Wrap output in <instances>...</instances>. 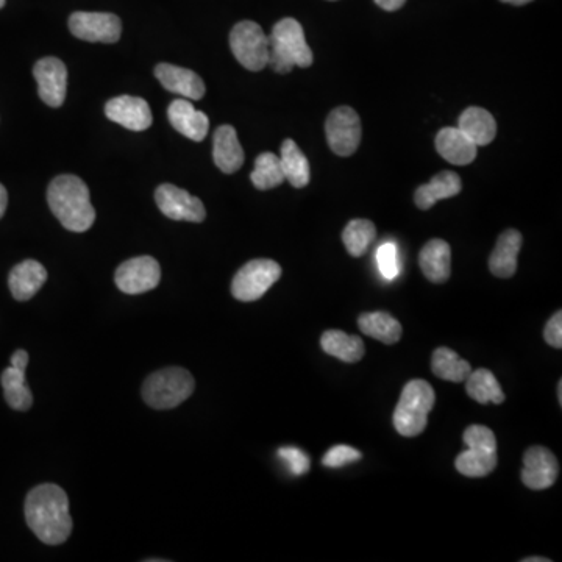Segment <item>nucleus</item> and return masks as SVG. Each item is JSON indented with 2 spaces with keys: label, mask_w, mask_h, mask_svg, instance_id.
Here are the masks:
<instances>
[{
  "label": "nucleus",
  "mask_w": 562,
  "mask_h": 562,
  "mask_svg": "<svg viewBox=\"0 0 562 562\" xmlns=\"http://www.w3.org/2000/svg\"><path fill=\"white\" fill-rule=\"evenodd\" d=\"M11 366L16 367V369L25 370L29 366V353L25 350H16L11 356Z\"/></svg>",
  "instance_id": "4c0bfd02"
},
{
  "label": "nucleus",
  "mask_w": 562,
  "mask_h": 562,
  "mask_svg": "<svg viewBox=\"0 0 562 562\" xmlns=\"http://www.w3.org/2000/svg\"><path fill=\"white\" fill-rule=\"evenodd\" d=\"M8 205V193L5 186L0 183V219L4 217L5 211H7Z\"/></svg>",
  "instance_id": "ea45409f"
},
{
  "label": "nucleus",
  "mask_w": 562,
  "mask_h": 562,
  "mask_svg": "<svg viewBox=\"0 0 562 562\" xmlns=\"http://www.w3.org/2000/svg\"><path fill=\"white\" fill-rule=\"evenodd\" d=\"M461 189H463V183H461L459 175L452 171H444L434 175L427 185L417 188L414 202L420 210H430L438 200L458 196Z\"/></svg>",
  "instance_id": "4be33fe9"
},
{
  "label": "nucleus",
  "mask_w": 562,
  "mask_h": 562,
  "mask_svg": "<svg viewBox=\"0 0 562 562\" xmlns=\"http://www.w3.org/2000/svg\"><path fill=\"white\" fill-rule=\"evenodd\" d=\"M558 474V459L545 447L534 445L523 455L522 481L528 489L544 491L552 488Z\"/></svg>",
  "instance_id": "f8f14e48"
},
{
  "label": "nucleus",
  "mask_w": 562,
  "mask_h": 562,
  "mask_svg": "<svg viewBox=\"0 0 562 562\" xmlns=\"http://www.w3.org/2000/svg\"><path fill=\"white\" fill-rule=\"evenodd\" d=\"M168 118L172 127L191 141L200 143L207 138L210 119L203 111L196 110L189 100L177 99L169 105Z\"/></svg>",
  "instance_id": "dca6fc26"
},
{
  "label": "nucleus",
  "mask_w": 562,
  "mask_h": 562,
  "mask_svg": "<svg viewBox=\"0 0 562 562\" xmlns=\"http://www.w3.org/2000/svg\"><path fill=\"white\" fill-rule=\"evenodd\" d=\"M47 203L60 224L69 232H88L96 221V210L82 178L58 175L47 189Z\"/></svg>",
  "instance_id": "f03ea898"
},
{
  "label": "nucleus",
  "mask_w": 562,
  "mask_h": 562,
  "mask_svg": "<svg viewBox=\"0 0 562 562\" xmlns=\"http://www.w3.org/2000/svg\"><path fill=\"white\" fill-rule=\"evenodd\" d=\"M406 0H375L378 7L386 11H397L405 5Z\"/></svg>",
  "instance_id": "58836bf2"
},
{
  "label": "nucleus",
  "mask_w": 562,
  "mask_h": 562,
  "mask_svg": "<svg viewBox=\"0 0 562 562\" xmlns=\"http://www.w3.org/2000/svg\"><path fill=\"white\" fill-rule=\"evenodd\" d=\"M434 400L436 394L428 381L417 378L406 383L400 395L399 405L392 416L397 433L405 438H414L424 433L428 425V414L433 410Z\"/></svg>",
  "instance_id": "7ed1b4c3"
},
{
  "label": "nucleus",
  "mask_w": 562,
  "mask_h": 562,
  "mask_svg": "<svg viewBox=\"0 0 562 562\" xmlns=\"http://www.w3.org/2000/svg\"><path fill=\"white\" fill-rule=\"evenodd\" d=\"M464 444L467 445V449L497 453V439H495L494 431L483 425H470L464 431Z\"/></svg>",
  "instance_id": "473e14b6"
},
{
  "label": "nucleus",
  "mask_w": 562,
  "mask_h": 562,
  "mask_svg": "<svg viewBox=\"0 0 562 562\" xmlns=\"http://www.w3.org/2000/svg\"><path fill=\"white\" fill-rule=\"evenodd\" d=\"M328 146L339 157H350L360 147L361 121L353 108L338 107L331 111L325 124Z\"/></svg>",
  "instance_id": "0eeeda50"
},
{
  "label": "nucleus",
  "mask_w": 562,
  "mask_h": 562,
  "mask_svg": "<svg viewBox=\"0 0 562 562\" xmlns=\"http://www.w3.org/2000/svg\"><path fill=\"white\" fill-rule=\"evenodd\" d=\"M420 269L431 283L441 285L449 280L452 274V249L449 242L442 239H431L420 250Z\"/></svg>",
  "instance_id": "6ab92c4d"
},
{
  "label": "nucleus",
  "mask_w": 562,
  "mask_h": 562,
  "mask_svg": "<svg viewBox=\"0 0 562 562\" xmlns=\"http://www.w3.org/2000/svg\"><path fill=\"white\" fill-rule=\"evenodd\" d=\"M155 200L164 216L172 221L200 222L205 221L207 210L199 197L191 196L185 189L164 183L155 191Z\"/></svg>",
  "instance_id": "9d476101"
},
{
  "label": "nucleus",
  "mask_w": 562,
  "mask_h": 562,
  "mask_svg": "<svg viewBox=\"0 0 562 562\" xmlns=\"http://www.w3.org/2000/svg\"><path fill=\"white\" fill-rule=\"evenodd\" d=\"M552 559L548 558H536V556H531V558L522 559V562H550Z\"/></svg>",
  "instance_id": "79ce46f5"
},
{
  "label": "nucleus",
  "mask_w": 562,
  "mask_h": 562,
  "mask_svg": "<svg viewBox=\"0 0 562 562\" xmlns=\"http://www.w3.org/2000/svg\"><path fill=\"white\" fill-rule=\"evenodd\" d=\"M5 4H7V0H0V8H4Z\"/></svg>",
  "instance_id": "c03bdc74"
},
{
  "label": "nucleus",
  "mask_w": 562,
  "mask_h": 562,
  "mask_svg": "<svg viewBox=\"0 0 562 562\" xmlns=\"http://www.w3.org/2000/svg\"><path fill=\"white\" fill-rule=\"evenodd\" d=\"M25 522L36 538L47 545H60L72 533L69 498L57 484L36 486L25 498Z\"/></svg>",
  "instance_id": "f257e3e1"
},
{
  "label": "nucleus",
  "mask_w": 562,
  "mask_h": 562,
  "mask_svg": "<svg viewBox=\"0 0 562 562\" xmlns=\"http://www.w3.org/2000/svg\"><path fill=\"white\" fill-rule=\"evenodd\" d=\"M466 392L470 399L480 405H500L505 402V392L502 386L498 385L497 378L494 377L491 370L477 369L470 372L469 377L466 378Z\"/></svg>",
  "instance_id": "bb28decb"
},
{
  "label": "nucleus",
  "mask_w": 562,
  "mask_h": 562,
  "mask_svg": "<svg viewBox=\"0 0 562 562\" xmlns=\"http://www.w3.org/2000/svg\"><path fill=\"white\" fill-rule=\"evenodd\" d=\"M459 474L469 478L488 477L497 467V453L484 452V450L467 449L459 453L455 461Z\"/></svg>",
  "instance_id": "7c9ffc66"
},
{
  "label": "nucleus",
  "mask_w": 562,
  "mask_h": 562,
  "mask_svg": "<svg viewBox=\"0 0 562 562\" xmlns=\"http://www.w3.org/2000/svg\"><path fill=\"white\" fill-rule=\"evenodd\" d=\"M439 155L456 166H467L477 158V149L458 127H445L436 136Z\"/></svg>",
  "instance_id": "412c9836"
},
{
  "label": "nucleus",
  "mask_w": 562,
  "mask_h": 562,
  "mask_svg": "<svg viewBox=\"0 0 562 562\" xmlns=\"http://www.w3.org/2000/svg\"><path fill=\"white\" fill-rule=\"evenodd\" d=\"M502 2H505V4L517 5V7H520V5L530 4V2H533V0H502Z\"/></svg>",
  "instance_id": "a19ab883"
},
{
  "label": "nucleus",
  "mask_w": 562,
  "mask_h": 562,
  "mask_svg": "<svg viewBox=\"0 0 562 562\" xmlns=\"http://www.w3.org/2000/svg\"><path fill=\"white\" fill-rule=\"evenodd\" d=\"M280 264L272 260H252L239 269L232 281V294L239 302L260 300L280 280Z\"/></svg>",
  "instance_id": "39448f33"
},
{
  "label": "nucleus",
  "mask_w": 562,
  "mask_h": 562,
  "mask_svg": "<svg viewBox=\"0 0 562 562\" xmlns=\"http://www.w3.org/2000/svg\"><path fill=\"white\" fill-rule=\"evenodd\" d=\"M458 129L475 144L488 146L497 135V122L488 110L470 107L459 116Z\"/></svg>",
  "instance_id": "5701e85b"
},
{
  "label": "nucleus",
  "mask_w": 562,
  "mask_h": 562,
  "mask_svg": "<svg viewBox=\"0 0 562 562\" xmlns=\"http://www.w3.org/2000/svg\"><path fill=\"white\" fill-rule=\"evenodd\" d=\"M375 238H377V228H375L374 222L367 221V219H353L342 232L344 246H346L347 252L355 258L363 257Z\"/></svg>",
  "instance_id": "c756f323"
},
{
  "label": "nucleus",
  "mask_w": 562,
  "mask_h": 562,
  "mask_svg": "<svg viewBox=\"0 0 562 562\" xmlns=\"http://www.w3.org/2000/svg\"><path fill=\"white\" fill-rule=\"evenodd\" d=\"M269 38L285 50L299 68H310L313 65V50L306 43L303 27L296 19L285 18L278 21Z\"/></svg>",
  "instance_id": "4468645a"
},
{
  "label": "nucleus",
  "mask_w": 562,
  "mask_h": 562,
  "mask_svg": "<svg viewBox=\"0 0 562 562\" xmlns=\"http://www.w3.org/2000/svg\"><path fill=\"white\" fill-rule=\"evenodd\" d=\"M378 267L386 280H394L399 275V253L394 242H386L378 249Z\"/></svg>",
  "instance_id": "f704fd0d"
},
{
  "label": "nucleus",
  "mask_w": 562,
  "mask_h": 562,
  "mask_svg": "<svg viewBox=\"0 0 562 562\" xmlns=\"http://www.w3.org/2000/svg\"><path fill=\"white\" fill-rule=\"evenodd\" d=\"M431 370L441 380L461 383L472 372L469 361L459 358L458 353L447 347H439L431 356Z\"/></svg>",
  "instance_id": "c85d7f7f"
},
{
  "label": "nucleus",
  "mask_w": 562,
  "mask_h": 562,
  "mask_svg": "<svg viewBox=\"0 0 562 562\" xmlns=\"http://www.w3.org/2000/svg\"><path fill=\"white\" fill-rule=\"evenodd\" d=\"M363 458L360 450L353 449L349 445H336L333 449L325 453L322 464L328 469H339V467L349 466Z\"/></svg>",
  "instance_id": "72a5a7b5"
},
{
  "label": "nucleus",
  "mask_w": 562,
  "mask_h": 562,
  "mask_svg": "<svg viewBox=\"0 0 562 562\" xmlns=\"http://www.w3.org/2000/svg\"><path fill=\"white\" fill-rule=\"evenodd\" d=\"M213 158L217 168L224 174H235L242 168L244 150L232 125H221L214 132Z\"/></svg>",
  "instance_id": "a211bd4d"
},
{
  "label": "nucleus",
  "mask_w": 562,
  "mask_h": 562,
  "mask_svg": "<svg viewBox=\"0 0 562 562\" xmlns=\"http://www.w3.org/2000/svg\"><path fill=\"white\" fill-rule=\"evenodd\" d=\"M105 114L110 121L132 132H144L153 122L149 104L141 97H114L105 105Z\"/></svg>",
  "instance_id": "ddd939ff"
},
{
  "label": "nucleus",
  "mask_w": 562,
  "mask_h": 562,
  "mask_svg": "<svg viewBox=\"0 0 562 562\" xmlns=\"http://www.w3.org/2000/svg\"><path fill=\"white\" fill-rule=\"evenodd\" d=\"M331 2H335V0H331Z\"/></svg>",
  "instance_id": "a18cd8bd"
},
{
  "label": "nucleus",
  "mask_w": 562,
  "mask_h": 562,
  "mask_svg": "<svg viewBox=\"0 0 562 562\" xmlns=\"http://www.w3.org/2000/svg\"><path fill=\"white\" fill-rule=\"evenodd\" d=\"M544 339L548 346L553 349L562 347V311L553 314L552 319L547 322L544 328Z\"/></svg>",
  "instance_id": "e433bc0d"
},
{
  "label": "nucleus",
  "mask_w": 562,
  "mask_h": 562,
  "mask_svg": "<svg viewBox=\"0 0 562 562\" xmlns=\"http://www.w3.org/2000/svg\"><path fill=\"white\" fill-rule=\"evenodd\" d=\"M522 235L517 230H506L498 238L489 258V271L498 278H511L517 271V257L522 249Z\"/></svg>",
  "instance_id": "aec40b11"
},
{
  "label": "nucleus",
  "mask_w": 562,
  "mask_h": 562,
  "mask_svg": "<svg viewBox=\"0 0 562 562\" xmlns=\"http://www.w3.org/2000/svg\"><path fill=\"white\" fill-rule=\"evenodd\" d=\"M155 77L160 80L166 91L186 97V99L200 100L207 93V88L200 79V75L191 69L160 63L155 68Z\"/></svg>",
  "instance_id": "2eb2a0df"
},
{
  "label": "nucleus",
  "mask_w": 562,
  "mask_h": 562,
  "mask_svg": "<svg viewBox=\"0 0 562 562\" xmlns=\"http://www.w3.org/2000/svg\"><path fill=\"white\" fill-rule=\"evenodd\" d=\"M0 383L4 388L5 400L16 411H29L33 405V395L25 383V370L10 366L2 372Z\"/></svg>",
  "instance_id": "cd10ccee"
},
{
  "label": "nucleus",
  "mask_w": 562,
  "mask_h": 562,
  "mask_svg": "<svg viewBox=\"0 0 562 562\" xmlns=\"http://www.w3.org/2000/svg\"><path fill=\"white\" fill-rule=\"evenodd\" d=\"M280 163L285 180L294 188H305L310 183V163L296 141L285 139L281 144Z\"/></svg>",
  "instance_id": "a878e982"
},
{
  "label": "nucleus",
  "mask_w": 562,
  "mask_h": 562,
  "mask_svg": "<svg viewBox=\"0 0 562 562\" xmlns=\"http://www.w3.org/2000/svg\"><path fill=\"white\" fill-rule=\"evenodd\" d=\"M558 399L559 403H562V381L558 383Z\"/></svg>",
  "instance_id": "37998d69"
},
{
  "label": "nucleus",
  "mask_w": 562,
  "mask_h": 562,
  "mask_svg": "<svg viewBox=\"0 0 562 562\" xmlns=\"http://www.w3.org/2000/svg\"><path fill=\"white\" fill-rule=\"evenodd\" d=\"M358 327L364 335L377 339L383 344H397L402 339L403 328L400 322L391 314L377 311V313H364L358 317Z\"/></svg>",
  "instance_id": "393cba45"
},
{
  "label": "nucleus",
  "mask_w": 562,
  "mask_h": 562,
  "mask_svg": "<svg viewBox=\"0 0 562 562\" xmlns=\"http://www.w3.org/2000/svg\"><path fill=\"white\" fill-rule=\"evenodd\" d=\"M69 30L75 38L88 43H118L122 35L121 19L111 13L77 11L69 18Z\"/></svg>",
  "instance_id": "6e6552de"
},
{
  "label": "nucleus",
  "mask_w": 562,
  "mask_h": 562,
  "mask_svg": "<svg viewBox=\"0 0 562 562\" xmlns=\"http://www.w3.org/2000/svg\"><path fill=\"white\" fill-rule=\"evenodd\" d=\"M322 350L344 363H358L363 360L366 347L360 336H350L341 330H327L321 338Z\"/></svg>",
  "instance_id": "b1692460"
},
{
  "label": "nucleus",
  "mask_w": 562,
  "mask_h": 562,
  "mask_svg": "<svg viewBox=\"0 0 562 562\" xmlns=\"http://www.w3.org/2000/svg\"><path fill=\"white\" fill-rule=\"evenodd\" d=\"M250 180H252L253 186L260 191H267V189L280 186L281 183L285 182L280 157L272 152H264L258 155Z\"/></svg>",
  "instance_id": "2f4dec72"
},
{
  "label": "nucleus",
  "mask_w": 562,
  "mask_h": 562,
  "mask_svg": "<svg viewBox=\"0 0 562 562\" xmlns=\"http://www.w3.org/2000/svg\"><path fill=\"white\" fill-rule=\"evenodd\" d=\"M47 280L46 267L35 260H25L16 264L8 275L11 296L18 302L33 299Z\"/></svg>",
  "instance_id": "f3484780"
},
{
  "label": "nucleus",
  "mask_w": 562,
  "mask_h": 562,
  "mask_svg": "<svg viewBox=\"0 0 562 562\" xmlns=\"http://www.w3.org/2000/svg\"><path fill=\"white\" fill-rule=\"evenodd\" d=\"M278 456H280L281 461H285L288 469L291 470L292 474L305 475L310 472V456L306 455L302 450L297 449V447H281L278 450Z\"/></svg>",
  "instance_id": "c9c22d12"
},
{
  "label": "nucleus",
  "mask_w": 562,
  "mask_h": 562,
  "mask_svg": "<svg viewBox=\"0 0 562 562\" xmlns=\"http://www.w3.org/2000/svg\"><path fill=\"white\" fill-rule=\"evenodd\" d=\"M230 47L236 60L249 71L258 72L266 68L269 43L257 22H238L230 33Z\"/></svg>",
  "instance_id": "423d86ee"
},
{
  "label": "nucleus",
  "mask_w": 562,
  "mask_h": 562,
  "mask_svg": "<svg viewBox=\"0 0 562 562\" xmlns=\"http://www.w3.org/2000/svg\"><path fill=\"white\" fill-rule=\"evenodd\" d=\"M33 75L38 83V96L44 104L52 108L65 104L68 69L60 58L46 57L36 61Z\"/></svg>",
  "instance_id": "9b49d317"
},
{
  "label": "nucleus",
  "mask_w": 562,
  "mask_h": 562,
  "mask_svg": "<svg viewBox=\"0 0 562 562\" xmlns=\"http://www.w3.org/2000/svg\"><path fill=\"white\" fill-rule=\"evenodd\" d=\"M161 267L152 257H136L127 260L116 269L114 281L124 294L138 296L160 285Z\"/></svg>",
  "instance_id": "1a4fd4ad"
},
{
  "label": "nucleus",
  "mask_w": 562,
  "mask_h": 562,
  "mask_svg": "<svg viewBox=\"0 0 562 562\" xmlns=\"http://www.w3.org/2000/svg\"><path fill=\"white\" fill-rule=\"evenodd\" d=\"M196 381L183 367L153 372L143 386V399L153 410H172L193 395Z\"/></svg>",
  "instance_id": "20e7f679"
}]
</instances>
